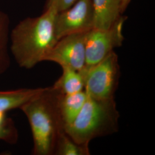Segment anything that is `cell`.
Returning <instances> with one entry per match:
<instances>
[{"mask_svg":"<svg viewBox=\"0 0 155 155\" xmlns=\"http://www.w3.org/2000/svg\"><path fill=\"white\" fill-rule=\"evenodd\" d=\"M57 12L45 8L39 16L27 17L11 30L9 50L17 65L31 69L45 58L58 40L55 20Z\"/></svg>","mask_w":155,"mask_h":155,"instance_id":"cell-1","label":"cell"},{"mask_svg":"<svg viewBox=\"0 0 155 155\" xmlns=\"http://www.w3.org/2000/svg\"><path fill=\"white\" fill-rule=\"evenodd\" d=\"M60 92L54 87H45L20 107L32 132L34 155H54L56 144L64 131L59 109Z\"/></svg>","mask_w":155,"mask_h":155,"instance_id":"cell-2","label":"cell"},{"mask_svg":"<svg viewBox=\"0 0 155 155\" xmlns=\"http://www.w3.org/2000/svg\"><path fill=\"white\" fill-rule=\"evenodd\" d=\"M120 117L114 99L97 100L87 96L82 109L64 130L76 142L89 145L97 137L116 133Z\"/></svg>","mask_w":155,"mask_h":155,"instance_id":"cell-3","label":"cell"},{"mask_svg":"<svg viewBox=\"0 0 155 155\" xmlns=\"http://www.w3.org/2000/svg\"><path fill=\"white\" fill-rule=\"evenodd\" d=\"M82 71L84 90L87 96L97 100L114 99L121 77L118 57L114 51L95 65Z\"/></svg>","mask_w":155,"mask_h":155,"instance_id":"cell-4","label":"cell"},{"mask_svg":"<svg viewBox=\"0 0 155 155\" xmlns=\"http://www.w3.org/2000/svg\"><path fill=\"white\" fill-rule=\"evenodd\" d=\"M127 17H120L107 29L93 28L86 34V66L87 69L105 59L114 50L122 46L123 27Z\"/></svg>","mask_w":155,"mask_h":155,"instance_id":"cell-5","label":"cell"},{"mask_svg":"<svg viewBox=\"0 0 155 155\" xmlns=\"http://www.w3.org/2000/svg\"><path fill=\"white\" fill-rule=\"evenodd\" d=\"M94 27L91 0H78L71 7L56 15L55 30L58 40L72 34L87 32Z\"/></svg>","mask_w":155,"mask_h":155,"instance_id":"cell-6","label":"cell"},{"mask_svg":"<svg viewBox=\"0 0 155 155\" xmlns=\"http://www.w3.org/2000/svg\"><path fill=\"white\" fill-rule=\"evenodd\" d=\"M86 34H72L59 39L46 56L45 61L54 62L61 68L83 70L86 66Z\"/></svg>","mask_w":155,"mask_h":155,"instance_id":"cell-7","label":"cell"},{"mask_svg":"<svg viewBox=\"0 0 155 155\" xmlns=\"http://www.w3.org/2000/svg\"><path fill=\"white\" fill-rule=\"evenodd\" d=\"M94 28L107 29L121 16V0H91Z\"/></svg>","mask_w":155,"mask_h":155,"instance_id":"cell-8","label":"cell"},{"mask_svg":"<svg viewBox=\"0 0 155 155\" xmlns=\"http://www.w3.org/2000/svg\"><path fill=\"white\" fill-rule=\"evenodd\" d=\"M87 95L83 90L77 93L62 94L59 97V109L64 129L72 124L83 108Z\"/></svg>","mask_w":155,"mask_h":155,"instance_id":"cell-9","label":"cell"},{"mask_svg":"<svg viewBox=\"0 0 155 155\" xmlns=\"http://www.w3.org/2000/svg\"><path fill=\"white\" fill-rule=\"evenodd\" d=\"M43 87L22 89L0 91V113L20 109V107L39 94Z\"/></svg>","mask_w":155,"mask_h":155,"instance_id":"cell-10","label":"cell"},{"mask_svg":"<svg viewBox=\"0 0 155 155\" xmlns=\"http://www.w3.org/2000/svg\"><path fill=\"white\" fill-rule=\"evenodd\" d=\"M62 74L52 87L61 94H72L84 89V75L83 71H77L69 68H61Z\"/></svg>","mask_w":155,"mask_h":155,"instance_id":"cell-11","label":"cell"},{"mask_svg":"<svg viewBox=\"0 0 155 155\" xmlns=\"http://www.w3.org/2000/svg\"><path fill=\"white\" fill-rule=\"evenodd\" d=\"M11 20L5 12L0 10V75L5 74L11 66L9 50Z\"/></svg>","mask_w":155,"mask_h":155,"instance_id":"cell-12","label":"cell"},{"mask_svg":"<svg viewBox=\"0 0 155 155\" xmlns=\"http://www.w3.org/2000/svg\"><path fill=\"white\" fill-rule=\"evenodd\" d=\"M88 144H79L63 132L59 136L54 151V155H89Z\"/></svg>","mask_w":155,"mask_h":155,"instance_id":"cell-13","label":"cell"},{"mask_svg":"<svg viewBox=\"0 0 155 155\" xmlns=\"http://www.w3.org/2000/svg\"><path fill=\"white\" fill-rule=\"evenodd\" d=\"M18 133L14 121L6 116L5 113H0V140L9 144L16 143Z\"/></svg>","mask_w":155,"mask_h":155,"instance_id":"cell-14","label":"cell"},{"mask_svg":"<svg viewBox=\"0 0 155 155\" xmlns=\"http://www.w3.org/2000/svg\"><path fill=\"white\" fill-rule=\"evenodd\" d=\"M78 0H47L45 7H51L58 12L63 11L73 5Z\"/></svg>","mask_w":155,"mask_h":155,"instance_id":"cell-15","label":"cell"},{"mask_svg":"<svg viewBox=\"0 0 155 155\" xmlns=\"http://www.w3.org/2000/svg\"><path fill=\"white\" fill-rule=\"evenodd\" d=\"M131 0H121V11L122 13L125 11L129 4Z\"/></svg>","mask_w":155,"mask_h":155,"instance_id":"cell-16","label":"cell"}]
</instances>
